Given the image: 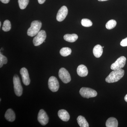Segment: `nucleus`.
Instances as JSON below:
<instances>
[{
    "mask_svg": "<svg viewBox=\"0 0 127 127\" xmlns=\"http://www.w3.org/2000/svg\"><path fill=\"white\" fill-rule=\"evenodd\" d=\"M124 75V70L123 69L114 70L106 78V81L108 83L116 82L120 80Z\"/></svg>",
    "mask_w": 127,
    "mask_h": 127,
    "instance_id": "obj_1",
    "label": "nucleus"
},
{
    "mask_svg": "<svg viewBox=\"0 0 127 127\" xmlns=\"http://www.w3.org/2000/svg\"><path fill=\"white\" fill-rule=\"evenodd\" d=\"M41 26L42 23L40 21H33L31 24V27L28 30V35L31 37L35 36L40 31Z\"/></svg>",
    "mask_w": 127,
    "mask_h": 127,
    "instance_id": "obj_2",
    "label": "nucleus"
},
{
    "mask_svg": "<svg viewBox=\"0 0 127 127\" xmlns=\"http://www.w3.org/2000/svg\"><path fill=\"white\" fill-rule=\"evenodd\" d=\"M13 83L15 94L18 96H20L23 93V88L21 84L20 79L17 75H14Z\"/></svg>",
    "mask_w": 127,
    "mask_h": 127,
    "instance_id": "obj_3",
    "label": "nucleus"
},
{
    "mask_svg": "<svg viewBox=\"0 0 127 127\" xmlns=\"http://www.w3.org/2000/svg\"><path fill=\"white\" fill-rule=\"evenodd\" d=\"M79 93L83 97L88 98L95 97L97 94V92L94 89L86 87L81 88L79 91Z\"/></svg>",
    "mask_w": 127,
    "mask_h": 127,
    "instance_id": "obj_4",
    "label": "nucleus"
},
{
    "mask_svg": "<svg viewBox=\"0 0 127 127\" xmlns=\"http://www.w3.org/2000/svg\"><path fill=\"white\" fill-rule=\"evenodd\" d=\"M46 37V34L44 30H41L39 32L33 40L34 45L37 46L41 45L45 41Z\"/></svg>",
    "mask_w": 127,
    "mask_h": 127,
    "instance_id": "obj_5",
    "label": "nucleus"
},
{
    "mask_svg": "<svg viewBox=\"0 0 127 127\" xmlns=\"http://www.w3.org/2000/svg\"><path fill=\"white\" fill-rule=\"evenodd\" d=\"M126 61L127 59L125 57H120L114 63L112 64L111 66V69L113 70H117L122 69L125 66Z\"/></svg>",
    "mask_w": 127,
    "mask_h": 127,
    "instance_id": "obj_6",
    "label": "nucleus"
},
{
    "mask_svg": "<svg viewBox=\"0 0 127 127\" xmlns=\"http://www.w3.org/2000/svg\"><path fill=\"white\" fill-rule=\"evenodd\" d=\"M59 77L62 81L64 83H68L71 80L70 73L65 68H62L59 70Z\"/></svg>",
    "mask_w": 127,
    "mask_h": 127,
    "instance_id": "obj_7",
    "label": "nucleus"
},
{
    "mask_svg": "<svg viewBox=\"0 0 127 127\" xmlns=\"http://www.w3.org/2000/svg\"><path fill=\"white\" fill-rule=\"evenodd\" d=\"M48 86L49 89L52 92H56L58 91L59 85L56 78L54 76L51 77L48 80Z\"/></svg>",
    "mask_w": 127,
    "mask_h": 127,
    "instance_id": "obj_8",
    "label": "nucleus"
},
{
    "mask_svg": "<svg viewBox=\"0 0 127 127\" xmlns=\"http://www.w3.org/2000/svg\"><path fill=\"white\" fill-rule=\"evenodd\" d=\"M37 120L39 123L44 126L47 124L49 121V118L45 111L41 109L39 111L37 117Z\"/></svg>",
    "mask_w": 127,
    "mask_h": 127,
    "instance_id": "obj_9",
    "label": "nucleus"
},
{
    "mask_svg": "<svg viewBox=\"0 0 127 127\" xmlns=\"http://www.w3.org/2000/svg\"><path fill=\"white\" fill-rule=\"evenodd\" d=\"M68 9L66 6H63L59 9L57 14V20L58 21L62 22L68 14Z\"/></svg>",
    "mask_w": 127,
    "mask_h": 127,
    "instance_id": "obj_10",
    "label": "nucleus"
},
{
    "mask_svg": "<svg viewBox=\"0 0 127 127\" xmlns=\"http://www.w3.org/2000/svg\"><path fill=\"white\" fill-rule=\"evenodd\" d=\"M20 73L21 76L23 84L25 86H28L30 84L31 81L27 69L25 67H23L21 69Z\"/></svg>",
    "mask_w": 127,
    "mask_h": 127,
    "instance_id": "obj_11",
    "label": "nucleus"
},
{
    "mask_svg": "<svg viewBox=\"0 0 127 127\" xmlns=\"http://www.w3.org/2000/svg\"><path fill=\"white\" fill-rule=\"evenodd\" d=\"M78 75L81 77L86 76L88 74V70L86 66L84 65H81L78 67L77 70Z\"/></svg>",
    "mask_w": 127,
    "mask_h": 127,
    "instance_id": "obj_12",
    "label": "nucleus"
},
{
    "mask_svg": "<svg viewBox=\"0 0 127 127\" xmlns=\"http://www.w3.org/2000/svg\"><path fill=\"white\" fill-rule=\"evenodd\" d=\"M58 116L59 118L64 122H67L70 118V115L68 112L64 109H61L58 112Z\"/></svg>",
    "mask_w": 127,
    "mask_h": 127,
    "instance_id": "obj_13",
    "label": "nucleus"
},
{
    "mask_svg": "<svg viewBox=\"0 0 127 127\" xmlns=\"http://www.w3.org/2000/svg\"><path fill=\"white\" fill-rule=\"evenodd\" d=\"M5 117L7 121L13 122L15 119V114L12 109H7L5 113Z\"/></svg>",
    "mask_w": 127,
    "mask_h": 127,
    "instance_id": "obj_14",
    "label": "nucleus"
},
{
    "mask_svg": "<svg viewBox=\"0 0 127 127\" xmlns=\"http://www.w3.org/2000/svg\"><path fill=\"white\" fill-rule=\"evenodd\" d=\"M93 53L94 56L97 58H99L102 55L103 48L100 45H97L94 48Z\"/></svg>",
    "mask_w": 127,
    "mask_h": 127,
    "instance_id": "obj_15",
    "label": "nucleus"
},
{
    "mask_svg": "<svg viewBox=\"0 0 127 127\" xmlns=\"http://www.w3.org/2000/svg\"><path fill=\"white\" fill-rule=\"evenodd\" d=\"M106 125L107 127H117L118 122L115 118H109L106 122Z\"/></svg>",
    "mask_w": 127,
    "mask_h": 127,
    "instance_id": "obj_16",
    "label": "nucleus"
},
{
    "mask_svg": "<svg viewBox=\"0 0 127 127\" xmlns=\"http://www.w3.org/2000/svg\"><path fill=\"white\" fill-rule=\"evenodd\" d=\"M78 36L77 34H65L64 36V39L65 40L70 42H75L77 40Z\"/></svg>",
    "mask_w": 127,
    "mask_h": 127,
    "instance_id": "obj_17",
    "label": "nucleus"
},
{
    "mask_svg": "<svg viewBox=\"0 0 127 127\" xmlns=\"http://www.w3.org/2000/svg\"><path fill=\"white\" fill-rule=\"evenodd\" d=\"M77 121L78 125L81 127H89L88 123L84 117L81 116H78L77 118Z\"/></svg>",
    "mask_w": 127,
    "mask_h": 127,
    "instance_id": "obj_18",
    "label": "nucleus"
},
{
    "mask_svg": "<svg viewBox=\"0 0 127 127\" xmlns=\"http://www.w3.org/2000/svg\"><path fill=\"white\" fill-rule=\"evenodd\" d=\"M71 50L70 48L63 47L61 49L60 51V53L62 56L66 57L69 56L71 53Z\"/></svg>",
    "mask_w": 127,
    "mask_h": 127,
    "instance_id": "obj_19",
    "label": "nucleus"
},
{
    "mask_svg": "<svg viewBox=\"0 0 127 127\" xmlns=\"http://www.w3.org/2000/svg\"><path fill=\"white\" fill-rule=\"evenodd\" d=\"M11 29V24L10 21L6 20L4 21L2 26V29L4 31L7 32L9 31Z\"/></svg>",
    "mask_w": 127,
    "mask_h": 127,
    "instance_id": "obj_20",
    "label": "nucleus"
},
{
    "mask_svg": "<svg viewBox=\"0 0 127 127\" xmlns=\"http://www.w3.org/2000/svg\"><path fill=\"white\" fill-rule=\"evenodd\" d=\"M117 25V22L113 20H110L106 23V27L108 30H111L113 29Z\"/></svg>",
    "mask_w": 127,
    "mask_h": 127,
    "instance_id": "obj_21",
    "label": "nucleus"
},
{
    "mask_svg": "<svg viewBox=\"0 0 127 127\" xmlns=\"http://www.w3.org/2000/svg\"><path fill=\"white\" fill-rule=\"evenodd\" d=\"M29 2V0H18V4L21 9H25L27 6Z\"/></svg>",
    "mask_w": 127,
    "mask_h": 127,
    "instance_id": "obj_22",
    "label": "nucleus"
},
{
    "mask_svg": "<svg viewBox=\"0 0 127 127\" xmlns=\"http://www.w3.org/2000/svg\"><path fill=\"white\" fill-rule=\"evenodd\" d=\"M81 23L82 25L85 27H90L93 25L92 22L90 20L87 18H83L82 19Z\"/></svg>",
    "mask_w": 127,
    "mask_h": 127,
    "instance_id": "obj_23",
    "label": "nucleus"
},
{
    "mask_svg": "<svg viewBox=\"0 0 127 127\" xmlns=\"http://www.w3.org/2000/svg\"><path fill=\"white\" fill-rule=\"evenodd\" d=\"M7 58L6 57L2 55L1 52L0 54V67L1 68L4 64H7Z\"/></svg>",
    "mask_w": 127,
    "mask_h": 127,
    "instance_id": "obj_24",
    "label": "nucleus"
},
{
    "mask_svg": "<svg viewBox=\"0 0 127 127\" xmlns=\"http://www.w3.org/2000/svg\"><path fill=\"white\" fill-rule=\"evenodd\" d=\"M120 45L123 47L127 46V37L123 39L120 43Z\"/></svg>",
    "mask_w": 127,
    "mask_h": 127,
    "instance_id": "obj_25",
    "label": "nucleus"
},
{
    "mask_svg": "<svg viewBox=\"0 0 127 127\" xmlns=\"http://www.w3.org/2000/svg\"><path fill=\"white\" fill-rule=\"evenodd\" d=\"M0 1L4 4H7L10 1V0H0Z\"/></svg>",
    "mask_w": 127,
    "mask_h": 127,
    "instance_id": "obj_26",
    "label": "nucleus"
},
{
    "mask_svg": "<svg viewBox=\"0 0 127 127\" xmlns=\"http://www.w3.org/2000/svg\"><path fill=\"white\" fill-rule=\"evenodd\" d=\"M46 0H38V2L40 4H43L45 1Z\"/></svg>",
    "mask_w": 127,
    "mask_h": 127,
    "instance_id": "obj_27",
    "label": "nucleus"
},
{
    "mask_svg": "<svg viewBox=\"0 0 127 127\" xmlns=\"http://www.w3.org/2000/svg\"><path fill=\"white\" fill-rule=\"evenodd\" d=\"M124 99H125V101L127 102V94L125 95V97H124Z\"/></svg>",
    "mask_w": 127,
    "mask_h": 127,
    "instance_id": "obj_28",
    "label": "nucleus"
},
{
    "mask_svg": "<svg viewBox=\"0 0 127 127\" xmlns=\"http://www.w3.org/2000/svg\"><path fill=\"white\" fill-rule=\"evenodd\" d=\"M98 1H106L108 0H98Z\"/></svg>",
    "mask_w": 127,
    "mask_h": 127,
    "instance_id": "obj_29",
    "label": "nucleus"
},
{
    "mask_svg": "<svg viewBox=\"0 0 127 127\" xmlns=\"http://www.w3.org/2000/svg\"><path fill=\"white\" fill-rule=\"evenodd\" d=\"M1 22H0V27H1Z\"/></svg>",
    "mask_w": 127,
    "mask_h": 127,
    "instance_id": "obj_30",
    "label": "nucleus"
},
{
    "mask_svg": "<svg viewBox=\"0 0 127 127\" xmlns=\"http://www.w3.org/2000/svg\"><path fill=\"white\" fill-rule=\"evenodd\" d=\"M3 48H1V51H2V50H3Z\"/></svg>",
    "mask_w": 127,
    "mask_h": 127,
    "instance_id": "obj_31",
    "label": "nucleus"
},
{
    "mask_svg": "<svg viewBox=\"0 0 127 127\" xmlns=\"http://www.w3.org/2000/svg\"><path fill=\"white\" fill-rule=\"evenodd\" d=\"M104 47H103H103H102V48H104Z\"/></svg>",
    "mask_w": 127,
    "mask_h": 127,
    "instance_id": "obj_32",
    "label": "nucleus"
}]
</instances>
